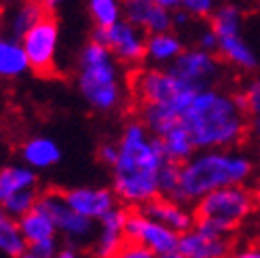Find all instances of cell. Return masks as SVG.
<instances>
[{
	"instance_id": "cell-1",
	"label": "cell",
	"mask_w": 260,
	"mask_h": 258,
	"mask_svg": "<svg viewBox=\"0 0 260 258\" xmlns=\"http://www.w3.org/2000/svg\"><path fill=\"white\" fill-rule=\"evenodd\" d=\"M161 140L138 121L125 125L119 142V159L112 167L114 192L129 208H142L159 192V172L165 163Z\"/></svg>"
},
{
	"instance_id": "cell-2",
	"label": "cell",
	"mask_w": 260,
	"mask_h": 258,
	"mask_svg": "<svg viewBox=\"0 0 260 258\" xmlns=\"http://www.w3.org/2000/svg\"><path fill=\"white\" fill-rule=\"evenodd\" d=\"M182 125L192 138L194 148L216 150L233 148L250 138V114L245 112L237 93L220 89H201L182 114Z\"/></svg>"
},
{
	"instance_id": "cell-3",
	"label": "cell",
	"mask_w": 260,
	"mask_h": 258,
	"mask_svg": "<svg viewBox=\"0 0 260 258\" xmlns=\"http://www.w3.org/2000/svg\"><path fill=\"white\" fill-rule=\"evenodd\" d=\"M252 172L254 165L245 154L231 152L229 148L205 150L182 163L180 186L174 199L180 203H197L216 188L245 184Z\"/></svg>"
},
{
	"instance_id": "cell-4",
	"label": "cell",
	"mask_w": 260,
	"mask_h": 258,
	"mask_svg": "<svg viewBox=\"0 0 260 258\" xmlns=\"http://www.w3.org/2000/svg\"><path fill=\"white\" fill-rule=\"evenodd\" d=\"M258 212L254 190L235 184L216 188L194 203V227L214 235H235Z\"/></svg>"
},
{
	"instance_id": "cell-5",
	"label": "cell",
	"mask_w": 260,
	"mask_h": 258,
	"mask_svg": "<svg viewBox=\"0 0 260 258\" xmlns=\"http://www.w3.org/2000/svg\"><path fill=\"white\" fill-rule=\"evenodd\" d=\"M79 89L87 104L100 112H108L121 102V85L114 66V55L106 45L93 38L81 51Z\"/></svg>"
},
{
	"instance_id": "cell-6",
	"label": "cell",
	"mask_w": 260,
	"mask_h": 258,
	"mask_svg": "<svg viewBox=\"0 0 260 258\" xmlns=\"http://www.w3.org/2000/svg\"><path fill=\"white\" fill-rule=\"evenodd\" d=\"M129 87L136 104H167L172 106L180 117L184 114L188 104L194 98V89L182 83L178 76L167 68H134Z\"/></svg>"
},
{
	"instance_id": "cell-7",
	"label": "cell",
	"mask_w": 260,
	"mask_h": 258,
	"mask_svg": "<svg viewBox=\"0 0 260 258\" xmlns=\"http://www.w3.org/2000/svg\"><path fill=\"white\" fill-rule=\"evenodd\" d=\"M21 45L28 55L30 68L43 76V79H53L55 70V49H57V19L53 9L45 13L41 21H36L32 28L21 38Z\"/></svg>"
},
{
	"instance_id": "cell-8",
	"label": "cell",
	"mask_w": 260,
	"mask_h": 258,
	"mask_svg": "<svg viewBox=\"0 0 260 258\" xmlns=\"http://www.w3.org/2000/svg\"><path fill=\"white\" fill-rule=\"evenodd\" d=\"M93 41L106 45L116 59L129 63L134 68L146 57L148 51L146 32L132 21H116L114 25H108V28L95 25Z\"/></svg>"
},
{
	"instance_id": "cell-9",
	"label": "cell",
	"mask_w": 260,
	"mask_h": 258,
	"mask_svg": "<svg viewBox=\"0 0 260 258\" xmlns=\"http://www.w3.org/2000/svg\"><path fill=\"white\" fill-rule=\"evenodd\" d=\"M170 70L184 85L192 87L194 91H201V89H212L218 83L220 74H222V59L218 53L197 47L182 51L172 61Z\"/></svg>"
},
{
	"instance_id": "cell-10",
	"label": "cell",
	"mask_w": 260,
	"mask_h": 258,
	"mask_svg": "<svg viewBox=\"0 0 260 258\" xmlns=\"http://www.w3.org/2000/svg\"><path fill=\"white\" fill-rule=\"evenodd\" d=\"M125 233H127L129 241L144 243V246L150 248L157 256L178 252V246H180V233L161 224L159 220H154V218L146 216L138 208L127 210Z\"/></svg>"
},
{
	"instance_id": "cell-11",
	"label": "cell",
	"mask_w": 260,
	"mask_h": 258,
	"mask_svg": "<svg viewBox=\"0 0 260 258\" xmlns=\"http://www.w3.org/2000/svg\"><path fill=\"white\" fill-rule=\"evenodd\" d=\"M38 205L53 218L57 231L66 235L70 241H83L91 235V231H93L89 218L74 212L68 205V201L63 199L61 190H57V188H49V190L41 192Z\"/></svg>"
},
{
	"instance_id": "cell-12",
	"label": "cell",
	"mask_w": 260,
	"mask_h": 258,
	"mask_svg": "<svg viewBox=\"0 0 260 258\" xmlns=\"http://www.w3.org/2000/svg\"><path fill=\"white\" fill-rule=\"evenodd\" d=\"M235 243V235H214L194 227L180 235L178 252L184 258H233Z\"/></svg>"
},
{
	"instance_id": "cell-13",
	"label": "cell",
	"mask_w": 260,
	"mask_h": 258,
	"mask_svg": "<svg viewBox=\"0 0 260 258\" xmlns=\"http://www.w3.org/2000/svg\"><path fill=\"white\" fill-rule=\"evenodd\" d=\"M61 195L74 212H79L89 220H102L108 212L116 208V199H119L116 192L110 188H87V186L61 190Z\"/></svg>"
},
{
	"instance_id": "cell-14",
	"label": "cell",
	"mask_w": 260,
	"mask_h": 258,
	"mask_svg": "<svg viewBox=\"0 0 260 258\" xmlns=\"http://www.w3.org/2000/svg\"><path fill=\"white\" fill-rule=\"evenodd\" d=\"M123 11L127 21L136 23L148 36L170 32L174 25V15L170 9L154 0H123Z\"/></svg>"
},
{
	"instance_id": "cell-15",
	"label": "cell",
	"mask_w": 260,
	"mask_h": 258,
	"mask_svg": "<svg viewBox=\"0 0 260 258\" xmlns=\"http://www.w3.org/2000/svg\"><path fill=\"white\" fill-rule=\"evenodd\" d=\"M127 210L129 208H114L102 218V231L93 246L95 258H116V254L127 243V233H125Z\"/></svg>"
},
{
	"instance_id": "cell-16",
	"label": "cell",
	"mask_w": 260,
	"mask_h": 258,
	"mask_svg": "<svg viewBox=\"0 0 260 258\" xmlns=\"http://www.w3.org/2000/svg\"><path fill=\"white\" fill-rule=\"evenodd\" d=\"M182 205L184 203L176 201L174 197L157 195V197H152L150 201H146L140 210L144 212L146 216L154 218V220H159L161 224L174 229L176 233L182 235V233H186V231H190L192 224H194V214L186 212Z\"/></svg>"
},
{
	"instance_id": "cell-17",
	"label": "cell",
	"mask_w": 260,
	"mask_h": 258,
	"mask_svg": "<svg viewBox=\"0 0 260 258\" xmlns=\"http://www.w3.org/2000/svg\"><path fill=\"white\" fill-rule=\"evenodd\" d=\"M218 55L222 61L235 66L243 72H254L258 68V57L254 49L245 43L241 34H231V36H220L218 38Z\"/></svg>"
},
{
	"instance_id": "cell-18",
	"label": "cell",
	"mask_w": 260,
	"mask_h": 258,
	"mask_svg": "<svg viewBox=\"0 0 260 258\" xmlns=\"http://www.w3.org/2000/svg\"><path fill=\"white\" fill-rule=\"evenodd\" d=\"M21 157L30 167H51L61 159V150L49 138H32L21 146Z\"/></svg>"
},
{
	"instance_id": "cell-19",
	"label": "cell",
	"mask_w": 260,
	"mask_h": 258,
	"mask_svg": "<svg viewBox=\"0 0 260 258\" xmlns=\"http://www.w3.org/2000/svg\"><path fill=\"white\" fill-rule=\"evenodd\" d=\"M19 224H21V231L25 239H28V246L30 243H36V241H45V239H53L55 237V222L41 205H36L32 212H28L25 216L17 218Z\"/></svg>"
},
{
	"instance_id": "cell-20",
	"label": "cell",
	"mask_w": 260,
	"mask_h": 258,
	"mask_svg": "<svg viewBox=\"0 0 260 258\" xmlns=\"http://www.w3.org/2000/svg\"><path fill=\"white\" fill-rule=\"evenodd\" d=\"M159 140H161V148L165 152V157L176 161V163H186L190 159L192 150H197L192 144L190 134L186 132V127L182 123L172 127L170 132H167L165 136H161Z\"/></svg>"
},
{
	"instance_id": "cell-21",
	"label": "cell",
	"mask_w": 260,
	"mask_h": 258,
	"mask_svg": "<svg viewBox=\"0 0 260 258\" xmlns=\"http://www.w3.org/2000/svg\"><path fill=\"white\" fill-rule=\"evenodd\" d=\"M0 248L9 258H21L28 252V239L23 235L19 220L9 214L0 218Z\"/></svg>"
},
{
	"instance_id": "cell-22",
	"label": "cell",
	"mask_w": 260,
	"mask_h": 258,
	"mask_svg": "<svg viewBox=\"0 0 260 258\" xmlns=\"http://www.w3.org/2000/svg\"><path fill=\"white\" fill-rule=\"evenodd\" d=\"M30 68L28 55H25L23 45H19L15 38L0 43V74L5 79H15Z\"/></svg>"
},
{
	"instance_id": "cell-23",
	"label": "cell",
	"mask_w": 260,
	"mask_h": 258,
	"mask_svg": "<svg viewBox=\"0 0 260 258\" xmlns=\"http://www.w3.org/2000/svg\"><path fill=\"white\" fill-rule=\"evenodd\" d=\"M36 186V176L30 167L23 165H9L0 172V199H5L13 192Z\"/></svg>"
},
{
	"instance_id": "cell-24",
	"label": "cell",
	"mask_w": 260,
	"mask_h": 258,
	"mask_svg": "<svg viewBox=\"0 0 260 258\" xmlns=\"http://www.w3.org/2000/svg\"><path fill=\"white\" fill-rule=\"evenodd\" d=\"M182 43L180 38L174 36L172 32H161V34H150L148 36V51L146 57L152 59L154 63L163 61H174L182 53Z\"/></svg>"
},
{
	"instance_id": "cell-25",
	"label": "cell",
	"mask_w": 260,
	"mask_h": 258,
	"mask_svg": "<svg viewBox=\"0 0 260 258\" xmlns=\"http://www.w3.org/2000/svg\"><path fill=\"white\" fill-rule=\"evenodd\" d=\"M51 11L49 5H38V3H30V0H25V3L15 11V15L11 17V23H9V28H11V34L13 38H21L25 36V32H28L32 25L36 21H41L45 17V13Z\"/></svg>"
},
{
	"instance_id": "cell-26",
	"label": "cell",
	"mask_w": 260,
	"mask_h": 258,
	"mask_svg": "<svg viewBox=\"0 0 260 258\" xmlns=\"http://www.w3.org/2000/svg\"><path fill=\"white\" fill-rule=\"evenodd\" d=\"M241 19L243 13L237 5H220L210 17V25L216 32V36H231V34H241Z\"/></svg>"
},
{
	"instance_id": "cell-27",
	"label": "cell",
	"mask_w": 260,
	"mask_h": 258,
	"mask_svg": "<svg viewBox=\"0 0 260 258\" xmlns=\"http://www.w3.org/2000/svg\"><path fill=\"white\" fill-rule=\"evenodd\" d=\"M38 199H41V192L36 188H25V190H19V192H13V195L0 199L3 201V210L5 214L13 216V218H21L28 212H32L36 205H38Z\"/></svg>"
},
{
	"instance_id": "cell-28",
	"label": "cell",
	"mask_w": 260,
	"mask_h": 258,
	"mask_svg": "<svg viewBox=\"0 0 260 258\" xmlns=\"http://www.w3.org/2000/svg\"><path fill=\"white\" fill-rule=\"evenodd\" d=\"M89 11L95 19V25H100V28L114 25L121 15V9L116 0H89Z\"/></svg>"
},
{
	"instance_id": "cell-29",
	"label": "cell",
	"mask_w": 260,
	"mask_h": 258,
	"mask_svg": "<svg viewBox=\"0 0 260 258\" xmlns=\"http://www.w3.org/2000/svg\"><path fill=\"white\" fill-rule=\"evenodd\" d=\"M237 98L241 102V106L245 108V112L250 114V119H260V74L252 76L245 83L241 91H237Z\"/></svg>"
},
{
	"instance_id": "cell-30",
	"label": "cell",
	"mask_w": 260,
	"mask_h": 258,
	"mask_svg": "<svg viewBox=\"0 0 260 258\" xmlns=\"http://www.w3.org/2000/svg\"><path fill=\"white\" fill-rule=\"evenodd\" d=\"M182 11H186L192 17H201V19H210L212 13L218 9L216 0H182L180 3Z\"/></svg>"
},
{
	"instance_id": "cell-31",
	"label": "cell",
	"mask_w": 260,
	"mask_h": 258,
	"mask_svg": "<svg viewBox=\"0 0 260 258\" xmlns=\"http://www.w3.org/2000/svg\"><path fill=\"white\" fill-rule=\"evenodd\" d=\"M116 258H159L150 248H146L144 243H138V241H129L121 248V252L116 254Z\"/></svg>"
},
{
	"instance_id": "cell-32",
	"label": "cell",
	"mask_w": 260,
	"mask_h": 258,
	"mask_svg": "<svg viewBox=\"0 0 260 258\" xmlns=\"http://www.w3.org/2000/svg\"><path fill=\"white\" fill-rule=\"evenodd\" d=\"M59 243L53 239H45V241H36V243H30L28 246V252L34 254L36 258H55L57 252H59Z\"/></svg>"
},
{
	"instance_id": "cell-33",
	"label": "cell",
	"mask_w": 260,
	"mask_h": 258,
	"mask_svg": "<svg viewBox=\"0 0 260 258\" xmlns=\"http://www.w3.org/2000/svg\"><path fill=\"white\" fill-rule=\"evenodd\" d=\"M98 159L104 163V165H110V167H114V163H116V159H119V144H102L100 148H98Z\"/></svg>"
},
{
	"instance_id": "cell-34",
	"label": "cell",
	"mask_w": 260,
	"mask_h": 258,
	"mask_svg": "<svg viewBox=\"0 0 260 258\" xmlns=\"http://www.w3.org/2000/svg\"><path fill=\"white\" fill-rule=\"evenodd\" d=\"M233 258H260V241H252L245 248L237 250Z\"/></svg>"
},
{
	"instance_id": "cell-35",
	"label": "cell",
	"mask_w": 260,
	"mask_h": 258,
	"mask_svg": "<svg viewBox=\"0 0 260 258\" xmlns=\"http://www.w3.org/2000/svg\"><path fill=\"white\" fill-rule=\"evenodd\" d=\"M250 138L256 142V146L260 148V119H252V125H250Z\"/></svg>"
},
{
	"instance_id": "cell-36",
	"label": "cell",
	"mask_w": 260,
	"mask_h": 258,
	"mask_svg": "<svg viewBox=\"0 0 260 258\" xmlns=\"http://www.w3.org/2000/svg\"><path fill=\"white\" fill-rule=\"evenodd\" d=\"M55 258H79V252H76L74 248H61Z\"/></svg>"
},
{
	"instance_id": "cell-37",
	"label": "cell",
	"mask_w": 260,
	"mask_h": 258,
	"mask_svg": "<svg viewBox=\"0 0 260 258\" xmlns=\"http://www.w3.org/2000/svg\"><path fill=\"white\" fill-rule=\"evenodd\" d=\"M154 3H159V5H163L167 9H172V7H180L182 0H154Z\"/></svg>"
},
{
	"instance_id": "cell-38",
	"label": "cell",
	"mask_w": 260,
	"mask_h": 258,
	"mask_svg": "<svg viewBox=\"0 0 260 258\" xmlns=\"http://www.w3.org/2000/svg\"><path fill=\"white\" fill-rule=\"evenodd\" d=\"M254 197H256V205H258V212H260V180H258V182L254 184Z\"/></svg>"
},
{
	"instance_id": "cell-39",
	"label": "cell",
	"mask_w": 260,
	"mask_h": 258,
	"mask_svg": "<svg viewBox=\"0 0 260 258\" xmlns=\"http://www.w3.org/2000/svg\"><path fill=\"white\" fill-rule=\"evenodd\" d=\"M159 258H184L180 252H172V254H163V256H159Z\"/></svg>"
},
{
	"instance_id": "cell-40",
	"label": "cell",
	"mask_w": 260,
	"mask_h": 258,
	"mask_svg": "<svg viewBox=\"0 0 260 258\" xmlns=\"http://www.w3.org/2000/svg\"><path fill=\"white\" fill-rule=\"evenodd\" d=\"M21 258H36V256H34V254H30V252H25Z\"/></svg>"
},
{
	"instance_id": "cell-41",
	"label": "cell",
	"mask_w": 260,
	"mask_h": 258,
	"mask_svg": "<svg viewBox=\"0 0 260 258\" xmlns=\"http://www.w3.org/2000/svg\"><path fill=\"white\" fill-rule=\"evenodd\" d=\"M258 241H260V233H258Z\"/></svg>"
},
{
	"instance_id": "cell-42",
	"label": "cell",
	"mask_w": 260,
	"mask_h": 258,
	"mask_svg": "<svg viewBox=\"0 0 260 258\" xmlns=\"http://www.w3.org/2000/svg\"><path fill=\"white\" fill-rule=\"evenodd\" d=\"M258 3H260V0H258Z\"/></svg>"
}]
</instances>
